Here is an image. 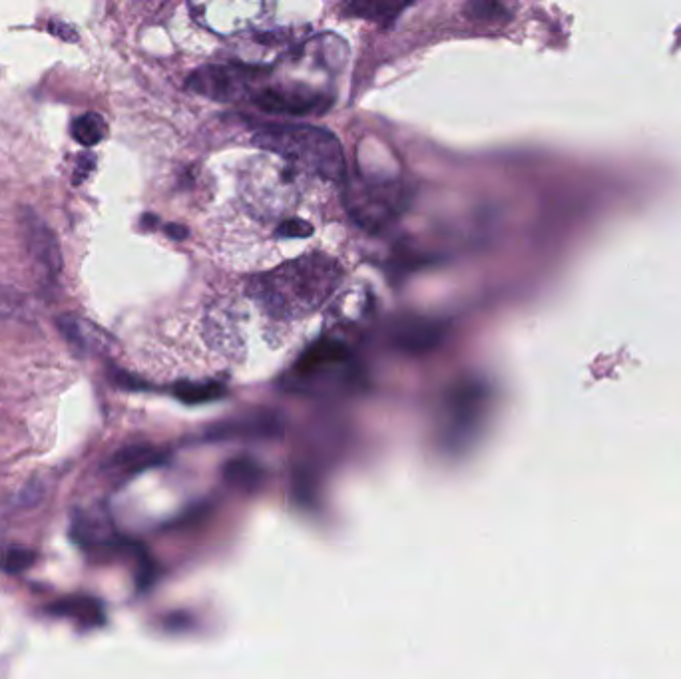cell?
Here are the masks:
<instances>
[{
  "mask_svg": "<svg viewBox=\"0 0 681 679\" xmlns=\"http://www.w3.org/2000/svg\"><path fill=\"white\" fill-rule=\"evenodd\" d=\"M484 387L464 383L456 387L445 407V443L449 449H464L476 435L484 415Z\"/></svg>",
  "mask_w": 681,
  "mask_h": 679,
  "instance_id": "6",
  "label": "cell"
},
{
  "mask_svg": "<svg viewBox=\"0 0 681 679\" xmlns=\"http://www.w3.org/2000/svg\"><path fill=\"white\" fill-rule=\"evenodd\" d=\"M58 327L76 353H86V349L90 347V335L86 333V323H82L76 317H60Z\"/></svg>",
  "mask_w": 681,
  "mask_h": 679,
  "instance_id": "18",
  "label": "cell"
},
{
  "mask_svg": "<svg viewBox=\"0 0 681 679\" xmlns=\"http://www.w3.org/2000/svg\"><path fill=\"white\" fill-rule=\"evenodd\" d=\"M251 102L261 112L277 116H319L325 114L333 104L329 94L303 84L263 88L253 94Z\"/></svg>",
  "mask_w": 681,
  "mask_h": 679,
  "instance_id": "7",
  "label": "cell"
},
{
  "mask_svg": "<svg viewBox=\"0 0 681 679\" xmlns=\"http://www.w3.org/2000/svg\"><path fill=\"white\" fill-rule=\"evenodd\" d=\"M405 206V196L391 184H355L347 192V208L355 222L369 231L391 222Z\"/></svg>",
  "mask_w": 681,
  "mask_h": 679,
  "instance_id": "4",
  "label": "cell"
},
{
  "mask_svg": "<svg viewBox=\"0 0 681 679\" xmlns=\"http://www.w3.org/2000/svg\"><path fill=\"white\" fill-rule=\"evenodd\" d=\"M34 562H36V554L32 550L22 548V546H12L2 554L0 568L8 574H20V572L32 568Z\"/></svg>",
  "mask_w": 681,
  "mask_h": 679,
  "instance_id": "19",
  "label": "cell"
},
{
  "mask_svg": "<svg viewBox=\"0 0 681 679\" xmlns=\"http://www.w3.org/2000/svg\"><path fill=\"white\" fill-rule=\"evenodd\" d=\"M20 227L34 271L42 277V281L56 283L64 267L56 235L38 214L28 208L22 212Z\"/></svg>",
  "mask_w": 681,
  "mask_h": 679,
  "instance_id": "8",
  "label": "cell"
},
{
  "mask_svg": "<svg viewBox=\"0 0 681 679\" xmlns=\"http://www.w3.org/2000/svg\"><path fill=\"white\" fill-rule=\"evenodd\" d=\"M172 393L184 405H206V403L222 401L227 395V389L222 383H216V381H208V383L182 381L174 385Z\"/></svg>",
  "mask_w": 681,
  "mask_h": 679,
  "instance_id": "14",
  "label": "cell"
},
{
  "mask_svg": "<svg viewBox=\"0 0 681 679\" xmlns=\"http://www.w3.org/2000/svg\"><path fill=\"white\" fill-rule=\"evenodd\" d=\"M341 277L343 269L333 257L313 253L259 275L249 295L277 319H301L335 293Z\"/></svg>",
  "mask_w": 681,
  "mask_h": 679,
  "instance_id": "1",
  "label": "cell"
},
{
  "mask_svg": "<svg viewBox=\"0 0 681 679\" xmlns=\"http://www.w3.org/2000/svg\"><path fill=\"white\" fill-rule=\"evenodd\" d=\"M447 337V325L433 319L409 317L391 327V345L407 355H425L437 349Z\"/></svg>",
  "mask_w": 681,
  "mask_h": 679,
  "instance_id": "9",
  "label": "cell"
},
{
  "mask_svg": "<svg viewBox=\"0 0 681 679\" xmlns=\"http://www.w3.org/2000/svg\"><path fill=\"white\" fill-rule=\"evenodd\" d=\"M164 231H166L172 239H176V241H182V239L188 235V229H186V227L178 226V224H168V226L164 227Z\"/></svg>",
  "mask_w": 681,
  "mask_h": 679,
  "instance_id": "23",
  "label": "cell"
},
{
  "mask_svg": "<svg viewBox=\"0 0 681 679\" xmlns=\"http://www.w3.org/2000/svg\"><path fill=\"white\" fill-rule=\"evenodd\" d=\"M164 453L150 445H130L110 458V468L124 474H138L164 462Z\"/></svg>",
  "mask_w": 681,
  "mask_h": 679,
  "instance_id": "13",
  "label": "cell"
},
{
  "mask_svg": "<svg viewBox=\"0 0 681 679\" xmlns=\"http://www.w3.org/2000/svg\"><path fill=\"white\" fill-rule=\"evenodd\" d=\"M353 359L351 351L335 339H321L307 347L293 365L291 389L303 393H327L339 389L343 383H351Z\"/></svg>",
  "mask_w": 681,
  "mask_h": 679,
  "instance_id": "3",
  "label": "cell"
},
{
  "mask_svg": "<svg viewBox=\"0 0 681 679\" xmlns=\"http://www.w3.org/2000/svg\"><path fill=\"white\" fill-rule=\"evenodd\" d=\"M46 610L50 616L72 620L80 628H98L106 624V610L102 602L92 596H68L50 604Z\"/></svg>",
  "mask_w": 681,
  "mask_h": 679,
  "instance_id": "11",
  "label": "cell"
},
{
  "mask_svg": "<svg viewBox=\"0 0 681 679\" xmlns=\"http://www.w3.org/2000/svg\"><path fill=\"white\" fill-rule=\"evenodd\" d=\"M313 233V226L305 220H287L275 229V235L281 239H303Z\"/></svg>",
  "mask_w": 681,
  "mask_h": 679,
  "instance_id": "20",
  "label": "cell"
},
{
  "mask_svg": "<svg viewBox=\"0 0 681 679\" xmlns=\"http://www.w3.org/2000/svg\"><path fill=\"white\" fill-rule=\"evenodd\" d=\"M70 536L82 550H102V548H112L116 544L108 522L84 510H78L74 514Z\"/></svg>",
  "mask_w": 681,
  "mask_h": 679,
  "instance_id": "12",
  "label": "cell"
},
{
  "mask_svg": "<svg viewBox=\"0 0 681 679\" xmlns=\"http://www.w3.org/2000/svg\"><path fill=\"white\" fill-rule=\"evenodd\" d=\"M261 474H263L261 466L255 460L245 458V456L233 458L224 466V476L227 482L237 488H247V490L255 488L261 480Z\"/></svg>",
  "mask_w": 681,
  "mask_h": 679,
  "instance_id": "16",
  "label": "cell"
},
{
  "mask_svg": "<svg viewBox=\"0 0 681 679\" xmlns=\"http://www.w3.org/2000/svg\"><path fill=\"white\" fill-rule=\"evenodd\" d=\"M253 144L277 154L299 170L339 182L345 176V154L339 138L309 124H267L253 134Z\"/></svg>",
  "mask_w": 681,
  "mask_h": 679,
  "instance_id": "2",
  "label": "cell"
},
{
  "mask_svg": "<svg viewBox=\"0 0 681 679\" xmlns=\"http://www.w3.org/2000/svg\"><path fill=\"white\" fill-rule=\"evenodd\" d=\"M259 72L245 64H212L198 68L188 78V88L216 102H233L251 92Z\"/></svg>",
  "mask_w": 681,
  "mask_h": 679,
  "instance_id": "5",
  "label": "cell"
},
{
  "mask_svg": "<svg viewBox=\"0 0 681 679\" xmlns=\"http://www.w3.org/2000/svg\"><path fill=\"white\" fill-rule=\"evenodd\" d=\"M409 4H381V2H353L347 4L345 10L353 16L375 20L381 24L393 22Z\"/></svg>",
  "mask_w": 681,
  "mask_h": 679,
  "instance_id": "17",
  "label": "cell"
},
{
  "mask_svg": "<svg viewBox=\"0 0 681 679\" xmlns=\"http://www.w3.org/2000/svg\"><path fill=\"white\" fill-rule=\"evenodd\" d=\"M470 12L474 18H482V20H498L500 16H506L504 8L494 2H472Z\"/></svg>",
  "mask_w": 681,
  "mask_h": 679,
  "instance_id": "21",
  "label": "cell"
},
{
  "mask_svg": "<svg viewBox=\"0 0 681 679\" xmlns=\"http://www.w3.org/2000/svg\"><path fill=\"white\" fill-rule=\"evenodd\" d=\"M281 433V421L275 413H255L235 421H227L210 431V439H267Z\"/></svg>",
  "mask_w": 681,
  "mask_h": 679,
  "instance_id": "10",
  "label": "cell"
},
{
  "mask_svg": "<svg viewBox=\"0 0 681 679\" xmlns=\"http://www.w3.org/2000/svg\"><path fill=\"white\" fill-rule=\"evenodd\" d=\"M94 160L96 158H92L88 154L78 158V164H76V170H74V184H82L90 176V172L94 170V164H96Z\"/></svg>",
  "mask_w": 681,
  "mask_h": 679,
  "instance_id": "22",
  "label": "cell"
},
{
  "mask_svg": "<svg viewBox=\"0 0 681 679\" xmlns=\"http://www.w3.org/2000/svg\"><path fill=\"white\" fill-rule=\"evenodd\" d=\"M106 134H108V126H106L104 118L96 112L82 114L72 124V138L86 148L100 144L106 138Z\"/></svg>",
  "mask_w": 681,
  "mask_h": 679,
  "instance_id": "15",
  "label": "cell"
}]
</instances>
